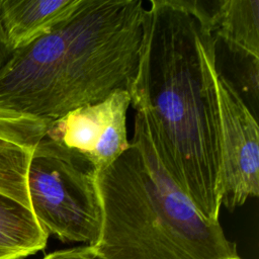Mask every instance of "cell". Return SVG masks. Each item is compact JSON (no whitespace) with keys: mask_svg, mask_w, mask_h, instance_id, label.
<instances>
[{"mask_svg":"<svg viewBox=\"0 0 259 259\" xmlns=\"http://www.w3.org/2000/svg\"><path fill=\"white\" fill-rule=\"evenodd\" d=\"M218 72L201 1L151 0L131 104L145 115L168 173L212 222L222 206Z\"/></svg>","mask_w":259,"mask_h":259,"instance_id":"1","label":"cell"},{"mask_svg":"<svg viewBox=\"0 0 259 259\" xmlns=\"http://www.w3.org/2000/svg\"><path fill=\"white\" fill-rule=\"evenodd\" d=\"M142 0H82L48 33L0 64V107L48 122L130 93L143 35Z\"/></svg>","mask_w":259,"mask_h":259,"instance_id":"2","label":"cell"},{"mask_svg":"<svg viewBox=\"0 0 259 259\" xmlns=\"http://www.w3.org/2000/svg\"><path fill=\"white\" fill-rule=\"evenodd\" d=\"M101 259H242L219 222L205 219L166 170L147 119L136 111L128 149L96 175Z\"/></svg>","mask_w":259,"mask_h":259,"instance_id":"3","label":"cell"},{"mask_svg":"<svg viewBox=\"0 0 259 259\" xmlns=\"http://www.w3.org/2000/svg\"><path fill=\"white\" fill-rule=\"evenodd\" d=\"M27 187L32 211L49 236L87 246L97 242L102 208L96 174L46 136L32 152Z\"/></svg>","mask_w":259,"mask_h":259,"instance_id":"4","label":"cell"},{"mask_svg":"<svg viewBox=\"0 0 259 259\" xmlns=\"http://www.w3.org/2000/svg\"><path fill=\"white\" fill-rule=\"evenodd\" d=\"M130 104L128 91H115L99 102L75 108L54 120L46 137L97 175L130 147L126 133Z\"/></svg>","mask_w":259,"mask_h":259,"instance_id":"5","label":"cell"},{"mask_svg":"<svg viewBox=\"0 0 259 259\" xmlns=\"http://www.w3.org/2000/svg\"><path fill=\"white\" fill-rule=\"evenodd\" d=\"M221 134L222 205L233 210L259 194V133L256 118L233 84L215 78Z\"/></svg>","mask_w":259,"mask_h":259,"instance_id":"6","label":"cell"},{"mask_svg":"<svg viewBox=\"0 0 259 259\" xmlns=\"http://www.w3.org/2000/svg\"><path fill=\"white\" fill-rule=\"evenodd\" d=\"M33 150L0 138V259H24L47 246L49 234L32 211L27 187Z\"/></svg>","mask_w":259,"mask_h":259,"instance_id":"7","label":"cell"},{"mask_svg":"<svg viewBox=\"0 0 259 259\" xmlns=\"http://www.w3.org/2000/svg\"><path fill=\"white\" fill-rule=\"evenodd\" d=\"M82 0H0V64L69 18Z\"/></svg>","mask_w":259,"mask_h":259,"instance_id":"8","label":"cell"},{"mask_svg":"<svg viewBox=\"0 0 259 259\" xmlns=\"http://www.w3.org/2000/svg\"><path fill=\"white\" fill-rule=\"evenodd\" d=\"M211 33L222 39L234 55L259 59V1L219 0L208 2L209 8L201 1Z\"/></svg>","mask_w":259,"mask_h":259,"instance_id":"9","label":"cell"},{"mask_svg":"<svg viewBox=\"0 0 259 259\" xmlns=\"http://www.w3.org/2000/svg\"><path fill=\"white\" fill-rule=\"evenodd\" d=\"M51 122L0 107V138L26 147H35L47 135Z\"/></svg>","mask_w":259,"mask_h":259,"instance_id":"10","label":"cell"},{"mask_svg":"<svg viewBox=\"0 0 259 259\" xmlns=\"http://www.w3.org/2000/svg\"><path fill=\"white\" fill-rule=\"evenodd\" d=\"M42 259H101L99 258L89 246L64 249L52 252L46 255Z\"/></svg>","mask_w":259,"mask_h":259,"instance_id":"11","label":"cell"}]
</instances>
